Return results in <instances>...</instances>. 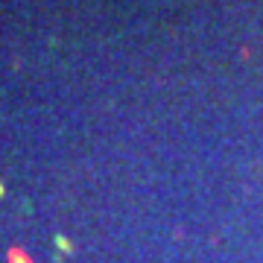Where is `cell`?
I'll return each instance as SVG.
<instances>
[{"instance_id": "6da1fadb", "label": "cell", "mask_w": 263, "mask_h": 263, "mask_svg": "<svg viewBox=\"0 0 263 263\" xmlns=\"http://www.w3.org/2000/svg\"><path fill=\"white\" fill-rule=\"evenodd\" d=\"M0 196H6V184L3 182H0Z\"/></svg>"}]
</instances>
